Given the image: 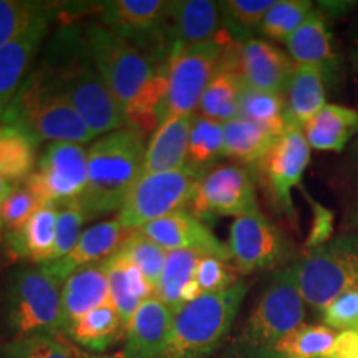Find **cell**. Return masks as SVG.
Wrapping results in <instances>:
<instances>
[{
	"mask_svg": "<svg viewBox=\"0 0 358 358\" xmlns=\"http://www.w3.org/2000/svg\"><path fill=\"white\" fill-rule=\"evenodd\" d=\"M204 254L198 250H168L163 274L155 295L174 312L203 295L196 282V267Z\"/></svg>",
	"mask_w": 358,
	"mask_h": 358,
	"instance_id": "obj_26",
	"label": "cell"
},
{
	"mask_svg": "<svg viewBox=\"0 0 358 358\" xmlns=\"http://www.w3.org/2000/svg\"><path fill=\"white\" fill-rule=\"evenodd\" d=\"M13 189L12 186H8L6 181H3L2 178H0V208H2V203L6 201V198L8 196V192H10ZM0 232H2V229H0Z\"/></svg>",
	"mask_w": 358,
	"mask_h": 358,
	"instance_id": "obj_49",
	"label": "cell"
},
{
	"mask_svg": "<svg viewBox=\"0 0 358 358\" xmlns=\"http://www.w3.org/2000/svg\"><path fill=\"white\" fill-rule=\"evenodd\" d=\"M224 156V124L204 116L194 115L187 143V166L209 171Z\"/></svg>",
	"mask_w": 358,
	"mask_h": 358,
	"instance_id": "obj_35",
	"label": "cell"
},
{
	"mask_svg": "<svg viewBox=\"0 0 358 358\" xmlns=\"http://www.w3.org/2000/svg\"><path fill=\"white\" fill-rule=\"evenodd\" d=\"M312 12L313 3L308 0H277L266 13L259 30L267 38L287 42Z\"/></svg>",
	"mask_w": 358,
	"mask_h": 358,
	"instance_id": "obj_40",
	"label": "cell"
},
{
	"mask_svg": "<svg viewBox=\"0 0 358 358\" xmlns=\"http://www.w3.org/2000/svg\"><path fill=\"white\" fill-rule=\"evenodd\" d=\"M101 24L143 48L168 57L173 50V2L110 0L101 2Z\"/></svg>",
	"mask_w": 358,
	"mask_h": 358,
	"instance_id": "obj_12",
	"label": "cell"
},
{
	"mask_svg": "<svg viewBox=\"0 0 358 358\" xmlns=\"http://www.w3.org/2000/svg\"><path fill=\"white\" fill-rule=\"evenodd\" d=\"M338 334L327 325H301L275 348V358H324Z\"/></svg>",
	"mask_w": 358,
	"mask_h": 358,
	"instance_id": "obj_39",
	"label": "cell"
},
{
	"mask_svg": "<svg viewBox=\"0 0 358 358\" xmlns=\"http://www.w3.org/2000/svg\"><path fill=\"white\" fill-rule=\"evenodd\" d=\"M275 140L274 133L241 116L224 123V156L237 161L239 166L256 168Z\"/></svg>",
	"mask_w": 358,
	"mask_h": 358,
	"instance_id": "obj_31",
	"label": "cell"
},
{
	"mask_svg": "<svg viewBox=\"0 0 358 358\" xmlns=\"http://www.w3.org/2000/svg\"><path fill=\"white\" fill-rule=\"evenodd\" d=\"M302 131L313 150L342 151L358 133V111L330 103L303 124Z\"/></svg>",
	"mask_w": 358,
	"mask_h": 358,
	"instance_id": "obj_29",
	"label": "cell"
},
{
	"mask_svg": "<svg viewBox=\"0 0 358 358\" xmlns=\"http://www.w3.org/2000/svg\"><path fill=\"white\" fill-rule=\"evenodd\" d=\"M196 282L203 294H216L231 289L239 279L227 261L216 256H203L196 267Z\"/></svg>",
	"mask_w": 358,
	"mask_h": 358,
	"instance_id": "obj_45",
	"label": "cell"
},
{
	"mask_svg": "<svg viewBox=\"0 0 358 358\" xmlns=\"http://www.w3.org/2000/svg\"><path fill=\"white\" fill-rule=\"evenodd\" d=\"M325 77L320 70L307 65H295L285 90V124L303 128L327 105Z\"/></svg>",
	"mask_w": 358,
	"mask_h": 358,
	"instance_id": "obj_27",
	"label": "cell"
},
{
	"mask_svg": "<svg viewBox=\"0 0 358 358\" xmlns=\"http://www.w3.org/2000/svg\"><path fill=\"white\" fill-rule=\"evenodd\" d=\"M324 358H358V334H338L334 347L330 348V352Z\"/></svg>",
	"mask_w": 358,
	"mask_h": 358,
	"instance_id": "obj_48",
	"label": "cell"
},
{
	"mask_svg": "<svg viewBox=\"0 0 358 358\" xmlns=\"http://www.w3.org/2000/svg\"><path fill=\"white\" fill-rule=\"evenodd\" d=\"M234 42L226 30L211 42L191 47L173 45L166 65L168 92L161 108L159 123L173 116L196 115L194 111H198L203 93L221 65L224 53Z\"/></svg>",
	"mask_w": 358,
	"mask_h": 358,
	"instance_id": "obj_9",
	"label": "cell"
},
{
	"mask_svg": "<svg viewBox=\"0 0 358 358\" xmlns=\"http://www.w3.org/2000/svg\"><path fill=\"white\" fill-rule=\"evenodd\" d=\"M57 15L58 13L43 17L12 42L0 47V120L27 77L34 71L35 57L50 34V27Z\"/></svg>",
	"mask_w": 358,
	"mask_h": 358,
	"instance_id": "obj_18",
	"label": "cell"
},
{
	"mask_svg": "<svg viewBox=\"0 0 358 358\" xmlns=\"http://www.w3.org/2000/svg\"><path fill=\"white\" fill-rule=\"evenodd\" d=\"M127 334L122 317L111 302L88 312L66 327L65 337L75 345L90 352H105Z\"/></svg>",
	"mask_w": 358,
	"mask_h": 358,
	"instance_id": "obj_30",
	"label": "cell"
},
{
	"mask_svg": "<svg viewBox=\"0 0 358 358\" xmlns=\"http://www.w3.org/2000/svg\"><path fill=\"white\" fill-rule=\"evenodd\" d=\"M108 266L110 302L113 303L128 327L133 313L146 299L153 297L155 290L148 284L141 271L122 252H116L106 261Z\"/></svg>",
	"mask_w": 358,
	"mask_h": 358,
	"instance_id": "obj_28",
	"label": "cell"
},
{
	"mask_svg": "<svg viewBox=\"0 0 358 358\" xmlns=\"http://www.w3.org/2000/svg\"><path fill=\"white\" fill-rule=\"evenodd\" d=\"M239 280L231 289L203 294L174 312L168 345L161 358H208L229 334L248 294Z\"/></svg>",
	"mask_w": 358,
	"mask_h": 358,
	"instance_id": "obj_5",
	"label": "cell"
},
{
	"mask_svg": "<svg viewBox=\"0 0 358 358\" xmlns=\"http://www.w3.org/2000/svg\"><path fill=\"white\" fill-rule=\"evenodd\" d=\"M290 266L303 301L322 312L340 295L358 292V237L340 236L303 250Z\"/></svg>",
	"mask_w": 358,
	"mask_h": 358,
	"instance_id": "obj_8",
	"label": "cell"
},
{
	"mask_svg": "<svg viewBox=\"0 0 358 358\" xmlns=\"http://www.w3.org/2000/svg\"><path fill=\"white\" fill-rule=\"evenodd\" d=\"M88 221L80 199H71L58 204L55 226V248L50 262L64 259L78 243L82 236L83 222ZM47 262V264H50Z\"/></svg>",
	"mask_w": 358,
	"mask_h": 358,
	"instance_id": "obj_42",
	"label": "cell"
},
{
	"mask_svg": "<svg viewBox=\"0 0 358 358\" xmlns=\"http://www.w3.org/2000/svg\"><path fill=\"white\" fill-rule=\"evenodd\" d=\"M88 182V151L77 143H50L25 186L42 201L82 198Z\"/></svg>",
	"mask_w": 358,
	"mask_h": 358,
	"instance_id": "obj_15",
	"label": "cell"
},
{
	"mask_svg": "<svg viewBox=\"0 0 358 358\" xmlns=\"http://www.w3.org/2000/svg\"><path fill=\"white\" fill-rule=\"evenodd\" d=\"M168 65V64H166ZM166 65H163L145 83L138 95L123 108L128 128L138 129L143 134L155 133L159 127V115L168 92Z\"/></svg>",
	"mask_w": 358,
	"mask_h": 358,
	"instance_id": "obj_34",
	"label": "cell"
},
{
	"mask_svg": "<svg viewBox=\"0 0 358 358\" xmlns=\"http://www.w3.org/2000/svg\"><path fill=\"white\" fill-rule=\"evenodd\" d=\"M307 199L308 203L312 204L313 216H312L310 232H308V237L306 241V250L317 249L320 248V245L329 243L330 236H332V231H334V214L327 208H324L322 204L315 203V201L308 198V196Z\"/></svg>",
	"mask_w": 358,
	"mask_h": 358,
	"instance_id": "obj_47",
	"label": "cell"
},
{
	"mask_svg": "<svg viewBox=\"0 0 358 358\" xmlns=\"http://www.w3.org/2000/svg\"><path fill=\"white\" fill-rule=\"evenodd\" d=\"M82 30L90 55L122 110L148 80L168 64V57L143 48L101 22H92Z\"/></svg>",
	"mask_w": 358,
	"mask_h": 358,
	"instance_id": "obj_7",
	"label": "cell"
},
{
	"mask_svg": "<svg viewBox=\"0 0 358 358\" xmlns=\"http://www.w3.org/2000/svg\"><path fill=\"white\" fill-rule=\"evenodd\" d=\"M227 248L231 261L241 274L287 267L295 256L289 237L259 209L234 219Z\"/></svg>",
	"mask_w": 358,
	"mask_h": 358,
	"instance_id": "obj_11",
	"label": "cell"
},
{
	"mask_svg": "<svg viewBox=\"0 0 358 358\" xmlns=\"http://www.w3.org/2000/svg\"><path fill=\"white\" fill-rule=\"evenodd\" d=\"M227 64L244 87L284 95L295 64L287 53L264 38H244L227 47Z\"/></svg>",
	"mask_w": 358,
	"mask_h": 358,
	"instance_id": "obj_16",
	"label": "cell"
},
{
	"mask_svg": "<svg viewBox=\"0 0 358 358\" xmlns=\"http://www.w3.org/2000/svg\"><path fill=\"white\" fill-rule=\"evenodd\" d=\"M146 134L122 128L103 134L88 150V182L80 203L87 219L120 211L143 176Z\"/></svg>",
	"mask_w": 358,
	"mask_h": 358,
	"instance_id": "obj_2",
	"label": "cell"
},
{
	"mask_svg": "<svg viewBox=\"0 0 358 358\" xmlns=\"http://www.w3.org/2000/svg\"><path fill=\"white\" fill-rule=\"evenodd\" d=\"M110 302L108 266L106 261L80 267L62 285V308L66 327L82 319L88 312Z\"/></svg>",
	"mask_w": 358,
	"mask_h": 358,
	"instance_id": "obj_22",
	"label": "cell"
},
{
	"mask_svg": "<svg viewBox=\"0 0 358 358\" xmlns=\"http://www.w3.org/2000/svg\"><path fill=\"white\" fill-rule=\"evenodd\" d=\"M138 231L166 250H198L204 256H216L227 262L231 261L227 244L221 243L206 221L196 217L189 209H179L146 224Z\"/></svg>",
	"mask_w": 358,
	"mask_h": 358,
	"instance_id": "obj_17",
	"label": "cell"
},
{
	"mask_svg": "<svg viewBox=\"0 0 358 358\" xmlns=\"http://www.w3.org/2000/svg\"><path fill=\"white\" fill-rule=\"evenodd\" d=\"M192 118L194 116H173L159 123L146 145L143 176L186 166Z\"/></svg>",
	"mask_w": 358,
	"mask_h": 358,
	"instance_id": "obj_25",
	"label": "cell"
},
{
	"mask_svg": "<svg viewBox=\"0 0 358 358\" xmlns=\"http://www.w3.org/2000/svg\"><path fill=\"white\" fill-rule=\"evenodd\" d=\"M285 45L295 65H307L320 70L327 82L337 75L338 58L332 34L327 25L325 15L317 8H313L307 20Z\"/></svg>",
	"mask_w": 358,
	"mask_h": 358,
	"instance_id": "obj_21",
	"label": "cell"
},
{
	"mask_svg": "<svg viewBox=\"0 0 358 358\" xmlns=\"http://www.w3.org/2000/svg\"><path fill=\"white\" fill-rule=\"evenodd\" d=\"M174 310L156 295L146 299L136 312L124 334V348L120 358H161L166 350Z\"/></svg>",
	"mask_w": 358,
	"mask_h": 358,
	"instance_id": "obj_20",
	"label": "cell"
},
{
	"mask_svg": "<svg viewBox=\"0 0 358 358\" xmlns=\"http://www.w3.org/2000/svg\"><path fill=\"white\" fill-rule=\"evenodd\" d=\"M120 252L124 254L134 266L140 268L148 284L156 292L168 257V250L148 239L140 231H133V234L129 236V239L124 243Z\"/></svg>",
	"mask_w": 358,
	"mask_h": 358,
	"instance_id": "obj_41",
	"label": "cell"
},
{
	"mask_svg": "<svg viewBox=\"0 0 358 358\" xmlns=\"http://www.w3.org/2000/svg\"><path fill=\"white\" fill-rule=\"evenodd\" d=\"M310 150L302 129L287 127L280 136H277L261 163L254 168L261 178V185L272 208L292 222H295L292 189L301 186L310 161Z\"/></svg>",
	"mask_w": 358,
	"mask_h": 358,
	"instance_id": "obj_13",
	"label": "cell"
},
{
	"mask_svg": "<svg viewBox=\"0 0 358 358\" xmlns=\"http://www.w3.org/2000/svg\"><path fill=\"white\" fill-rule=\"evenodd\" d=\"M303 301L292 266L275 272L241 332L232 340L226 358H275L279 343L302 325Z\"/></svg>",
	"mask_w": 358,
	"mask_h": 358,
	"instance_id": "obj_4",
	"label": "cell"
},
{
	"mask_svg": "<svg viewBox=\"0 0 358 358\" xmlns=\"http://www.w3.org/2000/svg\"><path fill=\"white\" fill-rule=\"evenodd\" d=\"M37 145L20 129L0 124V178L8 186L25 185L35 171Z\"/></svg>",
	"mask_w": 358,
	"mask_h": 358,
	"instance_id": "obj_33",
	"label": "cell"
},
{
	"mask_svg": "<svg viewBox=\"0 0 358 358\" xmlns=\"http://www.w3.org/2000/svg\"><path fill=\"white\" fill-rule=\"evenodd\" d=\"M239 116L279 136L285 131V98L280 93L259 92L243 85Z\"/></svg>",
	"mask_w": 358,
	"mask_h": 358,
	"instance_id": "obj_36",
	"label": "cell"
},
{
	"mask_svg": "<svg viewBox=\"0 0 358 358\" xmlns=\"http://www.w3.org/2000/svg\"><path fill=\"white\" fill-rule=\"evenodd\" d=\"M58 204L45 201L20 231L6 236L8 254L17 259H27L34 266L50 262L55 248Z\"/></svg>",
	"mask_w": 358,
	"mask_h": 358,
	"instance_id": "obj_24",
	"label": "cell"
},
{
	"mask_svg": "<svg viewBox=\"0 0 358 358\" xmlns=\"http://www.w3.org/2000/svg\"><path fill=\"white\" fill-rule=\"evenodd\" d=\"M60 10L62 3L0 0V47L19 37L37 20L53 13H60Z\"/></svg>",
	"mask_w": 358,
	"mask_h": 358,
	"instance_id": "obj_38",
	"label": "cell"
},
{
	"mask_svg": "<svg viewBox=\"0 0 358 358\" xmlns=\"http://www.w3.org/2000/svg\"><path fill=\"white\" fill-rule=\"evenodd\" d=\"M0 358H92L65 335H32L13 338L0 350Z\"/></svg>",
	"mask_w": 358,
	"mask_h": 358,
	"instance_id": "obj_37",
	"label": "cell"
},
{
	"mask_svg": "<svg viewBox=\"0 0 358 358\" xmlns=\"http://www.w3.org/2000/svg\"><path fill=\"white\" fill-rule=\"evenodd\" d=\"M221 2L211 0H181L173 2V45L191 47L211 42L226 32Z\"/></svg>",
	"mask_w": 358,
	"mask_h": 358,
	"instance_id": "obj_23",
	"label": "cell"
},
{
	"mask_svg": "<svg viewBox=\"0 0 358 358\" xmlns=\"http://www.w3.org/2000/svg\"><path fill=\"white\" fill-rule=\"evenodd\" d=\"M353 222H355V226L358 227V208H357V213H355V217H353Z\"/></svg>",
	"mask_w": 358,
	"mask_h": 358,
	"instance_id": "obj_51",
	"label": "cell"
},
{
	"mask_svg": "<svg viewBox=\"0 0 358 358\" xmlns=\"http://www.w3.org/2000/svg\"><path fill=\"white\" fill-rule=\"evenodd\" d=\"M131 234L133 231L127 229L116 217L110 221L96 222L82 232L77 245L64 259L57 262L42 264V266L53 277L64 282L80 267L108 261L111 256L122 250Z\"/></svg>",
	"mask_w": 358,
	"mask_h": 358,
	"instance_id": "obj_19",
	"label": "cell"
},
{
	"mask_svg": "<svg viewBox=\"0 0 358 358\" xmlns=\"http://www.w3.org/2000/svg\"><path fill=\"white\" fill-rule=\"evenodd\" d=\"M241 92H243V82L222 57L221 65L203 93L198 108L199 113L196 115L222 124L231 122L239 116Z\"/></svg>",
	"mask_w": 358,
	"mask_h": 358,
	"instance_id": "obj_32",
	"label": "cell"
},
{
	"mask_svg": "<svg viewBox=\"0 0 358 358\" xmlns=\"http://www.w3.org/2000/svg\"><path fill=\"white\" fill-rule=\"evenodd\" d=\"M40 66L65 93L95 136L127 128L123 110L90 55L83 30L65 25L52 35Z\"/></svg>",
	"mask_w": 358,
	"mask_h": 358,
	"instance_id": "obj_1",
	"label": "cell"
},
{
	"mask_svg": "<svg viewBox=\"0 0 358 358\" xmlns=\"http://www.w3.org/2000/svg\"><path fill=\"white\" fill-rule=\"evenodd\" d=\"M275 0H227L221 2L224 24L227 32H249L259 29L266 13L271 10Z\"/></svg>",
	"mask_w": 358,
	"mask_h": 358,
	"instance_id": "obj_44",
	"label": "cell"
},
{
	"mask_svg": "<svg viewBox=\"0 0 358 358\" xmlns=\"http://www.w3.org/2000/svg\"><path fill=\"white\" fill-rule=\"evenodd\" d=\"M257 194L252 174L239 164H216L201 178L189 206L196 217H239L257 211Z\"/></svg>",
	"mask_w": 358,
	"mask_h": 358,
	"instance_id": "obj_14",
	"label": "cell"
},
{
	"mask_svg": "<svg viewBox=\"0 0 358 358\" xmlns=\"http://www.w3.org/2000/svg\"><path fill=\"white\" fill-rule=\"evenodd\" d=\"M43 203L25 185L13 187L0 208V229L3 234L20 231Z\"/></svg>",
	"mask_w": 358,
	"mask_h": 358,
	"instance_id": "obj_43",
	"label": "cell"
},
{
	"mask_svg": "<svg viewBox=\"0 0 358 358\" xmlns=\"http://www.w3.org/2000/svg\"><path fill=\"white\" fill-rule=\"evenodd\" d=\"M62 285L43 266L13 271L2 295L3 319L13 338L65 335Z\"/></svg>",
	"mask_w": 358,
	"mask_h": 358,
	"instance_id": "obj_6",
	"label": "cell"
},
{
	"mask_svg": "<svg viewBox=\"0 0 358 358\" xmlns=\"http://www.w3.org/2000/svg\"><path fill=\"white\" fill-rule=\"evenodd\" d=\"M0 124L20 129L37 146L43 141L87 145L96 138L40 65L27 77Z\"/></svg>",
	"mask_w": 358,
	"mask_h": 358,
	"instance_id": "obj_3",
	"label": "cell"
},
{
	"mask_svg": "<svg viewBox=\"0 0 358 358\" xmlns=\"http://www.w3.org/2000/svg\"><path fill=\"white\" fill-rule=\"evenodd\" d=\"M324 324L332 330L358 334V292L340 295L322 310Z\"/></svg>",
	"mask_w": 358,
	"mask_h": 358,
	"instance_id": "obj_46",
	"label": "cell"
},
{
	"mask_svg": "<svg viewBox=\"0 0 358 358\" xmlns=\"http://www.w3.org/2000/svg\"><path fill=\"white\" fill-rule=\"evenodd\" d=\"M92 358H120V355H115V357H110V355H101V357H92Z\"/></svg>",
	"mask_w": 358,
	"mask_h": 358,
	"instance_id": "obj_50",
	"label": "cell"
},
{
	"mask_svg": "<svg viewBox=\"0 0 358 358\" xmlns=\"http://www.w3.org/2000/svg\"><path fill=\"white\" fill-rule=\"evenodd\" d=\"M204 173L186 164L174 171L145 174L129 191L116 219L127 229L138 231L179 209H189Z\"/></svg>",
	"mask_w": 358,
	"mask_h": 358,
	"instance_id": "obj_10",
	"label": "cell"
}]
</instances>
